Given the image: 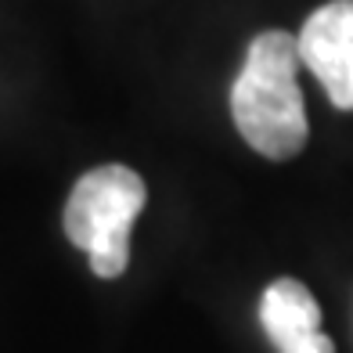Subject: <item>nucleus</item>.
<instances>
[{
  "label": "nucleus",
  "instance_id": "nucleus-2",
  "mask_svg": "<svg viewBox=\"0 0 353 353\" xmlns=\"http://www.w3.org/2000/svg\"><path fill=\"white\" fill-rule=\"evenodd\" d=\"M144 181L130 166L108 163L83 173L65 202V234L87 252L98 278H119L130 263V228L144 210Z\"/></svg>",
  "mask_w": 353,
  "mask_h": 353
},
{
  "label": "nucleus",
  "instance_id": "nucleus-4",
  "mask_svg": "<svg viewBox=\"0 0 353 353\" xmlns=\"http://www.w3.org/2000/svg\"><path fill=\"white\" fill-rule=\"evenodd\" d=\"M260 325L267 332V339L278 346V353H285L296 343L310 339L314 332H321V307L303 281L278 278L267 285V292L260 299Z\"/></svg>",
  "mask_w": 353,
  "mask_h": 353
},
{
  "label": "nucleus",
  "instance_id": "nucleus-5",
  "mask_svg": "<svg viewBox=\"0 0 353 353\" xmlns=\"http://www.w3.org/2000/svg\"><path fill=\"white\" fill-rule=\"evenodd\" d=\"M285 353H335V346H332V339H328L325 332H314L310 339L296 343L292 350H285Z\"/></svg>",
  "mask_w": 353,
  "mask_h": 353
},
{
  "label": "nucleus",
  "instance_id": "nucleus-3",
  "mask_svg": "<svg viewBox=\"0 0 353 353\" xmlns=\"http://www.w3.org/2000/svg\"><path fill=\"white\" fill-rule=\"evenodd\" d=\"M296 47L299 61L325 87L328 101L343 112H353V0H328L310 11Z\"/></svg>",
  "mask_w": 353,
  "mask_h": 353
},
{
  "label": "nucleus",
  "instance_id": "nucleus-1",
  "mask_svg": "<svg viewBox=\"0 0 353 353\" xmlns=\"http://www.w3.org/2000/svg\"><path fill=\"white\" fill-rule=\"evenodd\" d=\"M299 47L285 29H267L252 37L245 65L231 87V116L238 134L263 159H292L310 137L307 108L299 94Z\"/></svg>",
  "mask_w": 353,
  "mask_h": 353
}]
</instances>
